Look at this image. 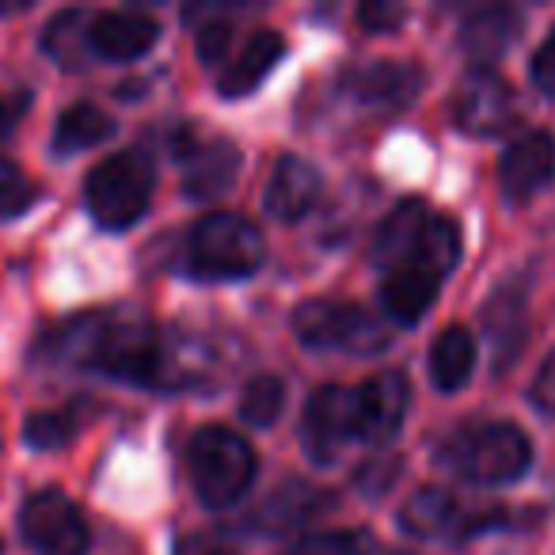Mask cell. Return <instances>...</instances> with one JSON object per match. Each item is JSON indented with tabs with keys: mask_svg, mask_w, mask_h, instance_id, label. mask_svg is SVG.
<instances>
[{
	"mask_svg": "<svg viewBox=\"0 0 555 555\" xmlns=\"http://www.w3.org/2000/svg\"><path fill=\"white\" fill-rule=\"evenodd\" d=\"M39 354H47L50 362L103 373L111 380H126V385H160L168 370L164 339L156 335V327L126 309L88 312V317L69 320L47 335Z\"/></svg>",
	"mask_w": 555,
	"mask_h": 555,
	"instance_id": "cell-1",
	"label": "cell"
},
{
	"mask_svg": "<svg viewBox=\"0 0 555 555\" xmlns=\"http://www.w3.org/2000/svg\"><path fill=\"white\" fill-rule=\"evenodd\" d=\"M267 259L259 224L240 214H206L183 244V267L206 282H236L251 278Z\"/></svg>",
	"mask_w": 555,
	"mask_h": 555,
	"instance_id": "cell-2",
	"label": "cell"
},
{
	"mask_svg": "<svg viewBox=\"0 0 555 555\" xmlns=\"http://www.w3.org/2000/svg\"><path fill=\"white\" fill-rule=\"evenodd\" d=\"M153 156L145 149H122V153L107 156L88 171L85 198L103 229H130L153 202Z\"/></svg>",
	"mask_w": 555,
	"mask_h": 555,
	"instance_id": "cell-3",
	"label": "cell"
},
{
	"mask_svg": "<svg viewBox=\"0 0 555 555\" xmlns=\"http://www.w3.org/2000/svg\"><path fill=\"white\" fill-rule=\"evenodd\" d=\"M186 472L198 499L214 509L240 502L255 479V449L224 426H206L186 446Z\"/></svg>",
	"mask_w": 555,
	"mask_h": 555,
	"instance_id": "cell-4",
	"label": "cell"
},
{
	"mask_svg": "<svg viewBox=\"0 0 555 555\" xmlns=\"http://www.w3.org/2000/svg\"><path fill=\"white\" fill-rule=\"evenodd\" d=\"M441 461L468 483H509L517 479L532 461L529 438L509 423H491V426H472L461 430L441 446Z\"/></svg>",
	"mask_w": 555,
	"mask_h": 555,
	"instance_id": "cell-5",
	"label": "cell"
},
{
	"mask_svg": "<svg viewBox=\"0 0 555 555\" xmlns=\"http://www.w3.org/2000/svg\"><path fill=\"white\" fill-rule=\"evenodd\" d=\"M294 332L305 347L317 350H343V354L370 358L392 343L385 320L373 317L358 305H332V301H305L294 312Z\"/></svg>",
	"mask_w": 555,
	"mask_h": 555,
	"instance_id": "cell-6",
	"label": "cell"
},
{
	"mask_svg": "<svg viewBox=\"0 0 555 555\" xmlns=\"http://www.w3.org/2000/svg\"><path fill=\"white\" fill-rule=\"evenodd\" d=\"M20 532L35 555H85L92 540L80 506L62 491H35L20 509Z\"/></svg>",
	"mask_w": 555,
	"mask_h": 555,
	"instance_id": "cell-7",
	"label": "cell"
},
{
	"mask_svg": "<svg viewBox=\"0 0 555 555\" xmlns=\"http://www.w3.org/2000/svg\"><path fill=\"white\" fill-rule=\"evenodd\" d=\"M176 164L183 171V191L198 202H209L229 191L244 160H240V149L229 138L186 126L176 138Z\"/></svg>",
	"mask_w": 555,
	"mask_h": 555,
	"instance_id": "cell-8",
	"label": "cell"
},
{
	"mask_svg": "<svg viewBox=\"0 0 555 555\" xmlns=\"http://www.w3.org/2000/svg\"><path fill=\"white\" fill-rule=\"evenodd\" d=\"M347 441H358L354 388H343V385L317 388V396H312L309 408H305V426H301L305 453L317 464H332V461H339Z\"/></svg>",
	"mask_w": 555,
	"mask_h": 555,
	"instance_id": "cell-9",
	"label": "cell"
},
{
	"mask_svg": "<svg viewBox=\"0 0 555 555\" xmlns=\"http://www.w3.org/2000/svg\"><path fill=\"white\" fill-rule=\"evenodd\" d=\"M408 377L400 370H388L370 377L365 385L354 388V426L358 441L365 446H385L396 438L403 415H408Z\"/></svg>",
	"mask_w": 555,
	"mask_h": 555,
	"instance_id": "cell-10",
	"label": "cell"
},
{
	"mask_svg": "<svg viewBox=\"0 0 555 555\" xmlns=\"http://www.w3.org/2000/svg\"><path fill=\"white\" fill-rule=\"evenodd\" d=\"M453 115H456V126L476 133V138L502 133L514 122V95H509V85L499 73L476 69L461 85V92H456Z\"/></svg>",
	"mask_w": 555,
	"mask_h": 555,
	"instance_id": "cell-11",
	"label": "cell"
},
{
	"mask_svg": "<svg viewBox=\"0 0 555 555\" xmlns=\"http://www.w3.org/2000/svg\"><path fill=\"white\" fill-rule=\"evenodd\" d=\"M423 88V73L408 62H373L365 69H354L347 77V92L358 107L392 115L403 111Z\"/></svg>",
	"mask_w": 555,
	"mask_h": 555,
	"instance_id": "cell-12",
	"label": "cell"
},
{
	"mask_svg": "<svg viewBox=\"0 0 555 555\" xmlns=\"http://www.w3.org/2000/svg\"><path fill=\"white\" fill-rule=\"evenodd\" d=\"M160 39V24L145 12H100L88 24V50L107 62H133Z\"/></svg>",
	"mask_w": 555,
	"mask_h": 555,
	"instance_id": "cell-13",
	"label": "cell"
},
{
	"mask_svg": "<svg viewBox=\"0 0 555 555\" xmlns=\"http://www.w3.org/2000/svg\"><path fill=\"white\" fill-rule=\"evenodd\" d=\"M320 191H324V179H320V171L309 160L282 156L274 164V171H270L262 202H267V214L278 217V221H301L320 202Z\"/></svg>",
	"mask_w": 555,
	"mask_h": 555,
	"instance_id": "cell-14",
	"label": "cell"
},
{
	"mask_svg": "<svg viewBox=\"0 0 555 555\" xmlns=\"http://www.w3.org/2000/svg\"><path fill=\"white\" fill-rule=\"evenodd\" d=\"M552 171H555L552 138H547V133H525V138H517L514 145L506 149L499 179H502L506 198L525 202V198H532L547 179H552Z\"/></svg>",
	"mask_w": 555,
	"mask_h": 555,
	"instance_id": "cell-15",
	"label": "cell"
},
{
	"mask_svg": "<svg viewBox=\"0 0 555 555\" xmlns=\"http://www.w3.org/2000/svg\"><path fill=\"white\" fill-rule=\"evenodd\" d=\"M430 209L423 202H400L392 214L385 217L377 232V262L385 270H403L418 262V247L430 229Z\"/></svg>",
	"mask_w": 555,
	"mask_h": 555,
	"instance_id": "cell-16",
	"label": "cell"
},
{
	"mask_svg": "<svg viewBox=\"0 0 555 555\" xmlns=\"http://www.w3.org/2000/svg\"><path fill=\"white\" fill-rule=\"evenodd\" d=\"M282 54H286V39L278 31H255L251 39L244 42V50L236 54V62L229 65V69L217 77V92L224 95V100H236V95H251L255 88L262 85V80L274 73V65L282 62Z\"/></svg>",
	"mask_w": 555,
	"mask_h": 555,
	"instance_id": "cell-17",
	"label": "cell"
},
{
	"mask_svg": "<svg viewBox=\"0 0 555 555\" xmlns=\"http://www.w3.org/2000/svg\"><path fill=\"white\" fill-rule=\"evenodd\" d=\"M441 278L426 274V270L403 267L388 270L385 282H380V305L396 324H418V320L430 312L434 297H438Z\"/></svg>",
	"mask_w": 555,
	"mask_h": 555,
	"instance_id": "cell-18",
	"label": "cell"
},
{
	"mask_svg": "<svg viewBox=\"0 0 555 555\" xmlns=\"http://www.w3.org/2000/svg\"><path fill=\"white\" fill-rule=\"evenodd\" d=\"M476 370V339L468 327H446L430 347V380L441 392H456Z\"/></svg>",
	"mask_w": 555,
	"mask_h": 555,
	"instance_id": "cell-19",
	"label": "cell"
},
{
	"mask_svg": "<svg viewBox=\"0 0 555 555\" xmlns=\"http://www.w3.org/2000/svg\"><path fill=\"white\" fill-rule=\"evenodd\" d=\"M115 133V118L107 111L92 107V103H73L69 111L57 115V130H54V153L73 156L85 153L92 145H103V141Z\"/></svg>",
	"mask_w": 555,
	"mask_h": 555,
	"instance_id": "cell-20",
	"label": "cell"
},
{
	"mask_svg": "<svg viewBox=\"0 0 555 555\" xmlns=\"http://www.w3.org/2000/svg\"><path fill=\"white\" fill-rule=\"evenodd\" d=\"M517 39V12L514 9H483L476 16H468L464 24V50L476 62H494L509 50V42Z\"/></svg>",
	"mask_w": 555,
	"mask_h": 555,
	"instance_id": "cell-21",
	"label": "cell"
},
{
	"mask_svg": "<svg viewBox=\"0 0 555 555\" xmlns=\"http://www.w3.org/2000/svg\"><path fill=\"white\" fill-rule=\"evenodd\" d=\"M456 521V499L446 487H423L400 509V525L411 537H438Z\"/></svg>",
	"mask_w": 555,
	"mask_h": 555,
	"instance_id": "cell-22",
	"label": "cell"
},
{
	"mask_svg": "<svg viewBox=\"0 0 555 555\" xmlns=\"http://www.w3.org/2000/svg\"><path fill=\"white\" fill-rule=\"evenodd\" d=\"M88 24L92 20L85 16V12H62V16H54L47 24V31H42V50H47L54 62H62L65 69H77L80 62H88L92 57V50H88Z\"/></svg>",
	"mask_w": 555,
	"mask_h": 555,
	"instance_id": "cell-23",
	"label": "cell"
},
{
	"mask_svg": "<svg viewBox=\"0 0 555 555\" xmlns=\"http://www.w3.org/2000/svg\"><path fill=\"white\" fill-rule=\"evenodd\" d=\"M282 408H286V388H282L278 377H255L251 385L244 388V396H240V418H244L247 426H255V430L274 426Z\"/></svg>",
	"mask_w": 555,
	"mask_h": 555,
	"instance_id": "cell-24",
	"label": "cell"
},
{
	"mask_svg": "<svg viewBox=\"0 0 555 555\" xmlns=\"http://www.w3.org/2000/svg\"><path fill=\"white\" fill-rule=\"evenodd\" d=\"M373 537L362 529H335V532H312L286 547L282 555H370Z\"/></svg>",
	"mask_w": 555,
	"mask_h": 555,
	"instance_id": "cell-25",
	"label": "cell"
},
{
	"mask_svg": "<svg viewBox=\"0 0 555 555\" xmlns=\"http://www.w3.org/2000/svg\"><path fill=\"white\" fill-rule=\"evenodd\" d=\"M77 434V415L73 411H39V415L27 418L24 426V438L31 449H62L65 441Z\"/></svg>",
	"mask_w": 555,
	"mask_h": 555,
	"instance_id": "cell-26",
	"label": "cell"
},
{
	"mask_svg": "<svg viewBox=\"0 0 555 555\" xmlns=\"http://www.w3.org/2000/svg\"><path fill=\"white\" fill-rule=\"evenodd\" d=\"M35 202V183L0 156V217H20Z\"/></svg>",
	"mask_w": 555,
	"mask_h": 555,
	"instance_id": "cell-27",
	"label": "cell"
},
{
	"mask_svg": "<svg viewBox=\"0 0 555 555\" xmlns=\"http://www.w3.org/2000/svg\"><path fill=\"white\" fill-rule=\"evenodd\" d=\"M403 16H408V12H403L400 4H392V0H370V4H362V9H358V24H362L365 31H373V35L396 31V27L403 24Z\"/></svg>",
	"mask_w": 555,
	"mask_h": 555,
	"instance_id": "cell-28",
	"label": "cell"
},
{
	"mask_svg": "<svg viewBox=\"0 0 555 555\" xmlns=\"http://www.w3.org/2000/svg\"><path fill=\"white\" fill-rule=\"evenodd\" d=\"M229 35H232V27L224 24V20H209L206 27H198V57H202V65L221 62L224 50H229Z\"/></svg>",
	"mask_w": 555,
	"mask_h": 555,
	"instance_id": "cell-29",
	"label": "cell"
},
{
	"mask_svg": "<svg viewBox=\"0 0 555 555\" xmlns=\"http://www.w3.org/2000/svg\"><path fill=\"white\" fill-rule=\"evenodd\" d=\"M532 85H537L540 92L555 95V31L547 35V42L537 50V57H532Z\"/></svg>",
	"mask_w": 555,
	"mask_h": 555,
	"instance_id": "cell-30",
	"label": "cell"
},
{
	"mask_svg": "<svg viewBox=\"0 0 555 555\" xmlns=\"http://www.w3.org/2000/svg\"><path fill=\"white\" fill-rule=\"evenodd\" d=\"M529 396H532V403H537L540 411L555 415V350L547 354V362L540 365V373H537V380H532Z\"/></svg>",
	"mask_w": 555,
	"mask_h": 555,
	"instance_id": "cell-31",
	"label": "cell"
},
{
	"mask_svg": "<svg viewBox=\"0 0 555 555\" xmlns=\"http://www.w3.org/2000/svg\"><path fill=\"white\" fill-rule=\"evenodd\" d=\"M176 555H232V552L209 537H183L176 544Z\"/></svg>",
	"mask_w": 555,
	"mask_h": 555,
	"instance_id": "cell-32",
	"label": "cell"
},
{
	"mask_svg": "<svg viewBox=\"0 0 555 555\" xmlns=\"http://www.w3.org/2000/svg\"><path fill=\"white\" fill-rule=\"evenodd\" d=\"M9 122H12V118H9V111H4V103H0V138H4V133H9Z\"/></svg>",
	"mask_w": 555,
	"mask_h": 555,
	"instance_id": "cell-33",
	"label": "cell"
},
{
	"mask_svg": "<svg viewBox=\"0 0 555 555\" xmlns=\"http://www.w3.org/2000/svg\"><path fill=\"white\" fill-rule=\"evenodd\" d=\"M380 555H415V552H380Z\"/></svg>",
	"mask_w": 555,
	"mask_h": 555,
	"instance_id": "cell-34",
	"label": "cell"
}]
</instances>
